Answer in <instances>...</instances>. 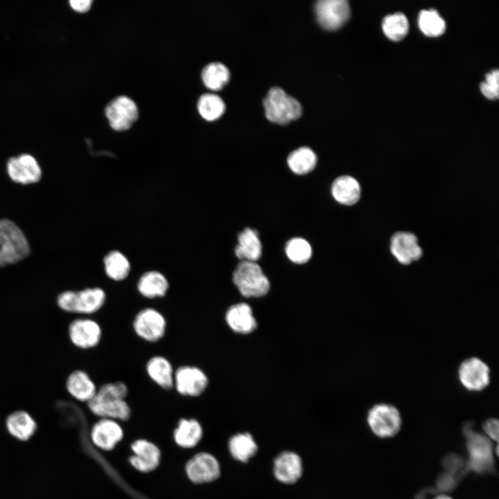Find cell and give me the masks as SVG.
Returning <instances> with one entry per match:
<instances>
[{
	"instance_id": "2",
	"label": "cell",
	"mask_w": 499,
	"mask_h": 499,
	"mask_svg": "<svg viewBox=\"0 0 499 499\" xmlns=\"http://www.w3.org/2000/svg\"><path fill=\"white\" fill-rule=\"evenodd\" d=\"M106 301L107 293L100 287L66 290L57 297V304L61 310L85 315L98 312L105 306Z\"/></svg>"
},
{
	"instance_id": "23",
	"label": "cell",
	"mask_w": 499,
	"mask_h": 499,
	"mask_svg": "<svg viewBox=\"0 0 499 499\" xmlns=\"http://www.w3.org/2000/svg\"><path fill=\"white\" fill-rule=\"evenodd\" d=\"M68 393L76 400L88 403L96 394L98 387L85 371H73L66 380Z\"/></svg>"
},
{
	"instance_id": "17",
	"label": "cell",
	"mask_w": 499,
	"mask_h": 499,
	"mask_svg": "<svg viewBox=\"0 0 499 499\" xmlns=\"http://www.w3.org/2000/svg\"><path fill=\"white\" fill-rule=\"evenodd\" d=\"M131 449L134 455L130 457L129 461L137 471L146 473L158 466L161 453L153 443L146 439H138L132 444Z\"/></svg>"
},
{
	"instance_id": "22",
	"label": "cell",
	"mask_w": 499,
	"mask_h": 499,
	"mask_svg": "<svg viewBox=\"0 0 499 499\" xmlns=\"http://www.w3.org/2000/svg\"><path fill=\"white\" fill-rule=\"evenodd\" d=\"M170 288L167 277L160 271L152 270L143 272L137 282L139 294L148 299L164 297Z\"/></svg>"
},
{
	"instance_id": "34",
	"label": "cell",
	"mask_w": 499,
	"mask_h": 499,
	"mask_svg": "<svg viewBox=\"0 0 499 499\" xmlns=\"http://www.w3.org/2000/svg\"><path fill=\"white\" fill-rule=\"evenodd\" d=\"M385 35L393 41L403 39L408 32L409 24L407 17L401 12L386 16L382 23Z\"/></svg>"
},
{
	"instance_id": "3",
	"label": "cell",
	"mask_w": 499,
	"mask_h": 499,
	"mask_svg": "<svg viewBox=\"0 0 499 499\" xmlns=\"http://www.w3.org/2000/svg\"><path fill=\"white\" fill-rule=\"evenodd\" d=\"M23 231L12 220L0 219V268L16 263L30 253Z\"/></svg>"
},
{
	"instance_id": "36",
	"label": "cell",
	"mask_w": 499,
	"mask_h": 499,
	"mask_svg": "<svg viewBox=\"0 0 499 499\" xmlns=\"http://www.w3.org/2000/svg\"><path fill=\"white\" fill-rule=\"evenodd\" d=\"M498 70L495 69L486 75V80L480 85V90L482 94L491 100L498 98Z\"/></svg>"
},
{
	"instance_id": "12",
	"label": "cell",
	"mask_w": 499,
	"mask_h": 499,
	"mask_svg": "<svg viewBox=\"0 0 499 499\" xmlns=\"http://www.w3.org/2000/svg\"><path fill=\"white\" fill-rule=\"evenodd\" d=\"M315 8L319 24L327 30L340 28L350 16L349 5L346 0H320Z\"/></svg>"
},
{
	"instance_id": "37",
	"label": "cell",
	"mask_w": 499,
	"mask_h": 499,
	"mask_svg": "<svg viewBox=\"0 0 499 499\" xmlns=\"http://www.w3.org/2000/svg\"><path fill=\"white\" fill-rule=\"evenodd\" d=\"M484 430L486 433L493 439L498 440V421L495 419H489L484 424Z\"/></svg>"
},
{
	"instance_id": "25",
	"label": "cell",
	"mask_w": 499,
	"mask_h": 499,
	"mask_svg": "<svg viewBox=\"0 0 499 499\" xmlns=\"http://www.w3.org/2000/svg\"><path fill=\"white\" fill-rule=\"evenodd\" d=\"M6 426L11 436L21 441L29 439L37 429L35 419L24 410H17L9 414Z\"/></svg>"
},
{
	"instance_id": "30",
	"label": "cell",
	"mask_w": 499,
	"mask_h": 499,
	"mask_svg": "<svg viewBox=\"0 0 499 499\" xmlns=\"http://www.w3.org/2000/svg\"><path fill=\"white\" fill-rule=\"evenodd\" d=\"M287 162L294 173L304 175L314 169L317 164V156L310 148L301 147L288 155Z\"/></svg>"
},
{
	"instance_id": "1",
	"label": "cell",
	"mask_w": 499,
	"mask_h": 499,
	"mask_svg": "<svg viewBox=\"0 0 499 499\" xmlns=\"http://www.w3.org/2000/svg\"><path fill=\"white\" fill-rule=\"evenodd\" d=\"M128 387L120 380L101 385L95 396L87 403L96 416L115 421H126L131 416V408L126 401Z\"/></svg>"
},
{
	"instance_id": "28",
	"label": "cell",
	"mask_w": 499,
	"mask_h": 499,
	"mask_svg": "<svg viewBox=\"0 0 499 499\" xmlns=\"http://www.w3.org/2000/svg\"><path fill=\"white\" fill-rule=\"evenodd\" d=\"M203 430L200 422L195 419H181L174 430V439L182 448L195 446L202 439Z\"/></svg>"
},
{
	"instance_id": "33",
	"label": "cell",
	"mask_w": 499,
	"mask_h": 499,
	"mask_svg": "<svg viewBox=\"0 0 499 499\" xmlns=\"http://www.w3.org/2000/svg\"><path fill=\"white\" fill-rule=\"evenodd\" d=\"M418 25L423 33L428 37H437L446 30L445 21L437 10H423L418 16Z\"/></svg>"
},
{
	"instance_id": "31",
	"label": "cell",
	"mask_w": 499,
	"mask_h": 499,
	"mask_svg": "<svg viewBox=\"0 0 499 499\" xmlns=\"http://www.w3.org/2000/svg\"><path fill=\"white\" fill-rule=\"evenodd\" d=\"M204 86L213 91L221 89L229 81V71L220 62H211L206 65L201 73Z\"/></svg>"
},
{
	"instance_id": "39",
	"label": "cell",
	"mask_w": 499,
	"mask_h": 499,
	"mask_svg": "<svg viewBox=\"0 0 499 499\" xmlns=\"http://www.w3.org/2000/svg\"><path fill=\"white\" fill-rule=\"evenodd\" d=\"M435 499H451V498L447 496L441 495V496H437Z\"/></svg>"
},
{
	"instance_id": "38",
	"label": "cell",
	"mask_w": 499,
	"mask_h": 499,
	"mask_svg": "<svg viewBox=\"0 0 499 499\" xmlns=\"http://www.w3.org/2000/svg\"><path fill=\"white\" fill-rule=\"evenodd\" d=\"M91 0H71L69 1L71 7L76 11L85 12L88 11L91 6Z\"/></svg>"
},
{
	"instance_id": "13",
	"label": "cell",
	"mask_w": 499,
	"mask_h": 499,
	"mask_svg": "<svg viewBox=\"0 0 499 499\" xmlns=\"http://www.w3.org/2000/svg\"><path fill=\"white\" fill-rule=\"evenodd\" d=\"M188 478L194 483L211 482L220 475V465L215 456L199 453L190 459L185 467Z\"/></svg>"
},
{
	"instance_id": "16",
	"label": "cell",
	"mask_w": 499,
	"mask_h": 499,
	"mask_svg": "<svg viewBox=\"0 0 499 499\" xmlns=\"http://www.w3.org/2000/svg\"><path fill=\"white\" fill-rule=\"evenodd\" d=\"M471 467L477 471L489 470L493 465L491 446L489 439L471 430H465Z\"/></svg>"
},
{
	"instance_id": "9",
	"label": "cell",
	"mask_w": 499,
	"mask_h": 499,
	"mask_svg": "<svg viewBox=\"0 0 499 499\" xmlns=\"http://www.w3.org/2000/svg\"><path fill=\"white\" fill-rule=\"evenodd\" d=\"M110 127L115 131L130 129L139 117V110L133 100L126 96H119L112 100L105 110Z\"/></svg>"
},
{
	"instance_id": "27",
	"label": "cell",
	"mask_w": 499,
	"mask_h": 499,
	"mask_svg": "<svg viewBox=\"0 0 499 499\" xmlns=\"http://www.w3.org/2000/svg\"><path fill=\"white\" fill-rule=\"evenodd\" d=\"M360 192L358 182L349 175L336 178L331 186V193L334 199L344 205L356 204L360 199Z\"/></svg>"
},
{
	"instance_id": "6",
	"label": "cell",
	"mask_w": 499,
	"mask_h": 499,
	"mask_svg": "<svg viewBox=\"0 0 499 499\" xmlns=\"http://www.w3.org/2000/svg\"><path fill=\"white\" fill-rule=\"evenodd\" d=\"M132 327L135 335L142 340L155 343L164 338L167 330L165 315L154 307H144L134 315Z\"/></svg>"
},
{
	"instance_id": "7",
	"label": "cell",
	"mask_w": 499,
	"mask_h": 499,
	"mask_svg": "<svg viewBox=\"0 0 499 499\" xmlns=\"http://www.w3.org/2000/svg\"><path fill=\"white\" fill-rule=\"evenodd\" d=\"M209 378L205 371L194 365H182L175 369L173 389L186 397H198L207 389Z\"/></svg>"
},
{
	"instance_id": "14",
	"label": "cell",
	"mask_w": 499,
	"mask_h": 499,
	"mask_svg": "<svg viewBox=\"0 0 499 499\" xmlns=\"http://www.w3.org/2000/svg\"><path fill=\"white\" fill-rule=\"evenodd\" d=\"M6 170L13 182L21 184L36 183L42 177L39 163L29 154H22L9 159L6 164Z\"/></svg>"
},
{
	"instance_id": "21",
	"label": "cell",
	"mask_w": 499,
	"mask_h": 499,
	"mask_svg": "<svg viewBox=\"0 0 499 499\" xmlns=\"http://www.w3.org/2000/svg\"><path fill=\"white\" fill-rule=\"evenodd\" d=\"M225 322L229 329L236 333L248 334L257 327V322L252 309L246 303L231 305L225 315Z\"/></svg>"
},
{
	"instance_id": "26",
	"label": "cell",
	"mask_w": 499,
	"mask_h": 499,
	"mask_svg": "<svg viewBox=\"0 0 499 499\" xmlns=\"http://www.w3.org/2000/svg\"><path fill=\"white\" fill-rule=\"evenodd\" d=\"M238 243L234 252L242 261L256 262L261 256L262 247L258 232L251 228H245L238 236Z\"/></svg>"
},
{
	"instance_id": "32",
	"label": "cell",
	"mask_w": 499,
	"mask_h": 499,
	"mask_svg": "<svg viewBox=\"0 0 499 499\" xmlns=\"http://www.w3.org/2000/svg\"><path fill=\"white\" fill-rule=\"evenodd\" d=\"M197 108L204 120L213 121L222 116L225 111V104L216 94H204L198 100Z\"/></svg>"
},
{
	"instance_id": "19",
	"label": "cell",
	"mask_w": 499,
	"mask_h": 499,
	"mask_svg": "<svg viewBox=\"0 0 499 499\" xmlns=\"http://www.w3.org/2000/svg\"><path fill=\"white\" fill-rule=\"evenodd\" d=\"M123 437V431L117 421L101 418L92 427L91 439L99 448L110 450Z\"/></svg>"
},
{
	"instance_id": "18",
	"label": "cell",
	"mask_w": 499,
	"mask_h": 499,
	"mask_svg": "<svg viewBox=\"0 0 499 499\" xmlns=\"http://www.w3.org/2000/svg\"><path fill=\"white\" fill-rule=\"evenodd\" d=\"M390 250L398 261L403 265L417 261L422 256V250L417 236L410 232L394 234L391 238Z\"/></svg>"
},
{
	"instance_id": "29",
	"label": "cell",
	"mask_w": 499,
	"mask_h": 499,
	"mask_svg": "<svg viewBox=\"0 0 499 499\" xmlns=\"http://www.w3.org/2000/svg\"><path fill=\"white\" fill-rule=\"evenodd\" d=\"M103 266L106 276L117 282L126 279L131 271L129 259L119 250H112L105 256Z\"/></svg>"
},
{
	"instance_id": "11",
	"label": "cell",
	"mask_w": 499,
	"mask_h": 499,
	"mask_svg": "<svg viewBox=\"0 0 499 499\" xmlns=\"http://www.w3.org/2000/svg\"><path fill=\"white\" fill-rule=\"evenodd\" d=\"M303 473L302 458L293 450L281 451L273 460L272 473L280 483L294 484L301 478Z\"/></svg>"
},
{
	"instance_id": "4",
	"label": "cell",
	"mask_w": 499,
	"mask_h": 499,
	"mask_svg": "<svg viewBox=\"0 0 499 499\" xmlns=\"http://www.w3.org/2000/svg\"><path fill=\"white\" fill-rule=\"evenodd\" d=\"M233 282L245 297H261L268 294L270 283L256 262L241 261L233 272Z\"/></svg>"
},
{
	"instance_id": "15",
	"label": "cell",
	"mask_w": 499,
	"mask_h": 499,
	"mask_svg": "<svg viewBox=\"0 0 499 499\" xmlns=\"http://www.w3.org/2000/svg\"><path fill=\"white\" fill-rule=\"evenodd\" d=\"M490 371L487 365L478 358L464 360L459 366L460 383L468 390L480 391L489 383Z\"/></svg>"
},
{
	"instance_id": "8",
	"label": "cell",
	"mask_w": 499,
	"mask_h": 499,
	"mask_svg": "<svg viewBox=\"0 0 499 499\" xmlns=\"http://www.w3.org/2000/svg\"><path fill=\"white\" fill-rule=\"evenodd\" d=\"M367 423L372 432L380 437H389L399 430L401 423L399 410L393 405L380 403L369 411Z\"/></svg>"
},
{
	"instance_id": "20",
	"label": "cell",
	"mask_w": 499,
	"mask_h": 499,
	"mask_svg": "<svg viewBox=\"0 0 499 499\" xmlns=\"http://www.w3.org/2000/svg\"><path fill=\"white\" fill-rule=\"evenodd\" d=\"M175 369L170 360L161 355L151 356L145 365L150 380L166 391L173 389Z\"/></svg>"
},
{
	"instance_id": "24",
	"label": "cell",
	"mask_w": 499,
	"mask_h": 499,
	"mask_svg": "<svg viewBox=\"0 0 499 499\" xmlns=\"http://www.w3.org/2000/svg\"><path fill=\"white\" fill-rule=\"evenodd\" d=\"M228 450L232 458L245 464L256 455L259 446L251 433L243 432L230 437L228 441Z\"/></svg>"
},
{
	"instance_id": "5",
	"label": "cell",
	"mask_w": 499,
	"mask_h": 499,
	"mask_svg": "<svg viewBox=\"0 0 499 499\" xmlns=\"http://www.w3.org/2000/svg\"><path fill=\"white\" fill-rule=\"evenodd\" d=\"M263 107L267 119L281 125L299 119L302 112L299 102L277 87L269 90L263 100Z\"/></svg>"
},
{
	"instance_id": "35",
	"label": "cell",
	"mask_w": 499,
	"mask_h": 499,
	"mask_svg": "<svg viewBox=\"0 0 499 499\" xmlns=\"http://www.w3.org/2000/svg\"><path fill=\"white\" fill-rule=\"evenodd\" d=\"M288 258L295 263L304 264L311 258L312 249L309 243L301 238H293L288 241L285 248Z\"/></svg>"
},
{
	"instance_id": "10",
	"label": "cell",
	"mask_w": 499,
	"mask_h": 499,
	"mask_svg": "<svg viewBox=\"0 0 499 499\" xmlns=\"http://www.w3.org/2000/svg\"><path fill=\"white\" fill-rule=\"evenodd\" d=\"M68 335L71 343L77 348L90 349L100 344L103 329L96 320L80 317L73 319L69 324Z\"/></svg>"
}]
</instances>
